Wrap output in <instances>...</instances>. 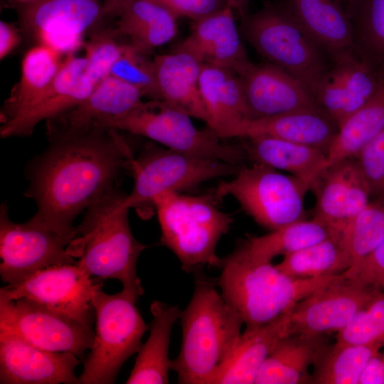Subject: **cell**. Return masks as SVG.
<instances>
[{
  "instance_id": "1",
  "label": "cell",
  "mask_w": 384,
  "mask_h": 384,
  "mask_svg": "<svg viewBox=\"0 0 384 384\" xmlns=\"http://www.w3.org/2000/svg\"><path fill=\"white\" fill-rule=\"evenodd\" d=\"M134 156L132 147L114 129L91 127L53 137L27 168L30 184L25 194L38 208L33 217L59 234L76 238L75 218L117 189Z\"/></svg>"
},
{
  "instance_id": "2",
  "label": "cell",
  "mask_w": 384,
  "mask_h": 384,
  "mask_svg": "<svg viewBox=\"0 0 384 384\" xmlns=\"http://www.w3.org/2000/svg\"><path fill=\"white\" fill-rule=\"evenodd\" d=\"M182 342L171 370L181 384H213L233 353L243 321L215 285L196 277L193 296L181 311Z\"/></svg>"
},
{
  "instance_id": "3",
  "label": "cell",
  "mask_w": 384,
  "mask_h": 384,
  "mask_svg": "<svg viewBox=\"0 0 384 384\" xmlns=\"http://www.w3.org/2000/svg\"><path fill=\"white\" fill-rule=\"evenodd\" d=\"M126 195L114 189L90 205L68 250L79 257L78 265L91 277L119 280L122 289L139 297L144 290L137 264L148 246L137 241L132 233Z\"/></svg>"
},
{
  "instance_id": "4",
  "label": "cell",
  "mask_w": 384,
  "mask_h": 384,
  "mask_svg": "<svg viewBox=\"0 0 384 384\" xmlns=\"http://www.w3.org/2000/svg\"><path fill=\"white\" fill-rule=\"evenodd\" d=\"M220 269V293L241 316L245 329L272 321L340 274L294 278L272 262L252 260L235 251L222 259Z\"/></svg>"
},
{
  "instance_id": "5",
  "label": "cell",
  "mask_w": 384,
  "mask_h": 384,
  "mask_svg": "<svg viewBox=\"0 0 384 384\" xmlns=\"http://www.w3.org/2000/svg\"><path fill=\"white\" fill-rule=\"evenodd\" d=\"M219 201L213 192L202 196L167 192L154 199L161 242L176 255L186 273L197 274L206 266L221 267L216 247L233 219L218 208Z\"/></svg>"
},
{
  "instance_id": "6",
  "label": "cell",
  "mask_w": 384,
  "mask_h": 384,
  "mask_svg": "<svg viewBox=\"0 0 384 384\" xmlns=\"http://www.w3.org/2000/svg\"><path fill=\"white\" fill-rule=\"evenodd\" d=\"M242 18L243 33L256 50L314 93L330 67L326 53L298 22L284 0L267 2Z\"/></svg>"
},
{
  "instance_id": "7",
  "label": "cell",
  "mask_w": 384,
  "mask_h": 384,
  "mask_svg": "<svg viewBox=\"0 0 384 384\" xmlns=\"http://www.w3.org/2000/svg\"><path fill=\"white\" fill-rule=\"evenodd\" d=\"M102 284L92 293L95 336L78 384L114 383L124 362L139 351L149 328L136 305L137 295L124 289L108 294Z\"/></svg>"
},
{
  "instance_id": "8",
  "label": "cell",
  "mask_w": 384,
  "mask_h": 384,
  "mask_svg": "<svg viewBox=\"0 0 384 384\" xmlns=\"http://www.w3.org/2000/svg\"><path fill=\"white\" fill-rule=\"evenodd\" d=\"M240 165L220 160L197 157L169 149L149 146L130 164L134 179L124 205L134 208L143 219L154 213V199L167 192L181 193L207 181L235 176Z\"/></svg>"
},
{
  "instance_id": "9",
  "label": "cell",
  "mask_w": 384,
  "mask_h": 384,
  "mask_svg": "<svg viewBox=\"0 0 384 384\" xmlns=\"http://www.w3.org/2000/svg\"><path fill=\"white\" fill-rule=\"evenodd\" d=\"M93 126L142 136L167 149L197 157L240 166L247 158L242 146L222 142L208 127H196L190 115L158 100L143 102L124 115L102 119Z\"/></svg>"
},
{
  "instance_id": "10",
  "label": "cell",
  "mask_w": 384,
  "mask_h": 384,
  "mask_svg": "<svg viewBox=\"0 0 384 384\" xmlns=\"http://www.w3.org/2000/svg\"><path fill=\"white\" fill-rule=\"evenodd\" d=\"M303 181L260 163L243 166L230 181H220L214 194L230 196L260 225L270 230L304 220Z\"/></svg>"
},
{
  "instance_id": "11",
  "label": "cell",
  "mask_w": 384,
  "mask_h": 384,
  "mask_svg": "<svg viewBox=\"0 0 384 384\" xmlns=\"http://www.w3.org/2000/svg\"><path fill=\"white\" fill-rule=\"evenodd\" d=\"M75 238L59 234L32 217L13 222L6 202L0 208V275L4 283L18 284L44 268L77 264L68 248Z\"/></svg>"
},
{
  "instance_id": "12",
  "label": "cell",
  "mask_w": 384,
  "mask_h": 384,
  "mask_svg": "<svg viewBox=\"0 0 384 384\" xmlns=\"http://www.w3.org/2000/svg\"><path fill=\"white\" fill-rule=\"evenodd\" d=\"M0 330L41 348L70 352L78 358L92 348L95 336L92 326L26 298L0 297Z\"/></svg>"
},
{
  "instance_id": "13",
  "label": "cell",
  "mask_w": 384,
  "mask_h": 384,
  "mask_svg": "<svg viewBox=\"0 0 384 384\" xmlns=\"http://www.w3.org/2000/svg\"><path fill=\"white\" fill-rule=\"evenodd\" d=\"M103 280L92 279L77 264L53 265L26 280L0 289V297L16 300L26 298L92 326L93 291Z\"/></svg>"
},
{
  "instance_id": "14",
  "label": "cell",
  "mask_w": 384,
  "mask_h": 384,
  "mask_svg": "<svg viewBox=\"0 0 384 384\" xmlns=\"http://www.w3.org/2000/svg\"><path fill=\"white\" fill-rule=\"evenodd\" d=\"M378 292L354 284L341 273L290 309L287 335L324 336L338 333Z\"/></svg>"
},
{
  "instance_id": "15",
  "label": "cell",
  "mask_w": 384,
  "mask_h": 384,
  "mask_svg": "<svg viewBox=\"0 0 384 384\" xmlns=\"http://www.w3.org/2000/svg\"><path fill=\"white\" fill-rule=\"evenodd\" d=\"M383 75L384 63L356 48L333 60L313 95L321 110L338 127L374 96Z\"/></svg>"
},
{
  "instance_id": "16",
  "label": "cell",
  "mask_w": 384,
  "mask_h": 384,
  "mask_svg": "<svg viewBox=\"0 0 384 384\" xmlns=\"http://www.w3.org/2000/svg\"><path fill=\"white\" fill-rule=\"evenodd\" d=\"M102 14L97 0H32L23 8L22 19L41 44L61 54L78 48L82 33Z\"/></svg>"
},
{
  "instance_id": "17",
  "label": "cell",
  "mask_w": 384,
  "mask_h": 384,
  "mask_svg": "<svg viewBox=\"0 0 384 384\" xmlns=\"http://www.w3.org/2000/svg\"><path fill=\"white\" fill-rule=\"evenodd\" d=\"M80 363L72 353L43 349L0 330L1 384H78Z\"/></svg>"
},
{
  "instance_id": "18",
  "label": "cell",
  "mask_w": 384,
  "mask_h": 384,
  "mask_svg": "<svg viewBox=\"0 0 384 384\" xmlns=\"http://www.w3.org/2000/svg\"><path fill=\"white\" fill-rule=\"evenodd\" d=\"M85 67V57L68 55L43 94L21 113L3 121L1 137L29 136L41 121L56 119L83 102L95 87Z\"/></svg>"
},
{
  "instance_id": "19",
  "label": "cell",
  "mask_w": 384,
  "mask_h": 384,
  "mask_svg": "<svg viewBox=\"0 0 384 384\" xmlns=\"http://www.w3.org/2000/svg\"><path fill=\"white\" fill-rule=\"evenodd\" d=\"M242 79L247 119L300 111L322 112L302 81L274 64L255 65Z\"/></svg>"
},
{
  "instance_id": "20",
  "label": "cell",
  "mask_w": 384,
  "mask_h": 384,
  "mask_svg": "<svg viewBox=\"0 0 384 384\" xmlns=\"http://www.w3.org/2000/svg\"><path fill=\"white\" fill-rule=\"evenodd\" d=\"M315 218L341 231L368 203L370 190L355 159L331 164L310 188Z\"/></svg>"
},
{
  "instance_id": "21",
  "label": "cell",
  "mask_w": 384,
  "mask_h": 384,
  "mask_svg": "<svg viewBox=\"0 0 384 384\" xmlns=\"http://www.w3.org/2000/svg\"><path fill=\"white\" fill-rule=\"evenodd\" d=\"M176 50L191 54L202 64L232 70L242 78L255 65L240 40L230 6L195 21L191 33Z\"/></svg>"
},
{
  "instance_id": "22",
  "label": "cell",
  "mask_w": 384,
  "mask_h": 384,
  "mask_svg": "<svg viewBox=\"0 0 384 384\" xmlns=\"http://www.w3.org/2000/svg\"><path fill=\"white\" fill-rule=\"evenodd\" d=\"M199 84L207 127L220 139L237 137L247 119L242 77L226 68L203 64Z\"/></svg>"
},
{
  "instance_id": "23",
  "label": "cell",
  "mask_w": 384,
  "mask_h": 384,
  "mask_svg": "<svg viewBox=\"0 0 384 384\" xmlns=\"http://www.w3.org/2000/svg\"><path fill=\"white\" fill-rule=\"evenodd\" d=\"M156 100L206 123L207 112L200 90L203 64L191 54L175 50L152 60Z\"/></svg>"
},
{
  "instance_id": "24",
  "label": "cell",
  "mask_w": 384,
  "mask_h": 384,
  "mask_svg": "<svg viewBox=\"0 0 384 384\" xmlns=\"http://www.w3.org/2000/svg\"><path fill=\"white\" fill-rule=\"evenodd\" d=\"M292 13L334 60L356 48L352 18L340 0H284Z\"/></svg>"
},
{
  "instance_id": "25",
  "label": "cell",
  "mask_w": 384,
  "mask_h": 384,
  "mask_svg": "<svg viewBox=\"0 0 384 384\" xmlns=\"http://www.w3.org/2000/svg\"><path fill=\"white\" fill-rule=\"evenodd\" d=\"M338 131L337 124L320 111H300L245 119L237 137L265 136L320 149L327 153Z\"/></svg>"
},
{
  "instance_id": "26",
  "label": "cell",
  "mask_w": 384,
  "mask_h": 384,
  "mask_svg": "<svg viewBox=\"0 0 384 384\" xmlns=\"http://www.w3.org/2000/svg\"><path fill=\"white\" fill-rule=\"evenodd\" d=\"M246 139L242 147L252 163L288 172L309 189L329 166L326 152L316 147L265 136Z\"/></svg>"
},
{
  "instance_id": "27",
  "label": "cell",
  "mask_w": 384,
  "mask_h": 384,
  "mask_svg": "<svg viewBox=\"0 0 384 384\" xmlns=\"http://www.w3.org/2000/svg\"><path fill=\"white\" fill-rule=\"evenodd\" d=\"M144 95L137 87L109 75L83 102L58 117L65 130L53 137L83 131L102 119L124 115L142 105Z\"/></svg>"
},
{
  "instance_id": "28",
  "label": "cell",
  "mask_w": 384,
  "mask_h": 384,
  "mask_svg": "<svg viewBox=\"0 0 384 384\" xmlns=\"http://www.w3.org/2000/svg\"><path fill=\"white\" fill-rule=\"evenodd\" d=\"M150 334L142 343L127 384H166L171 360L169 357L172 328L180 319L177 306L154 300L150 305Z\"/></svg>"
},
{
  "instance_id": "29",
  "label": "cell",
  "mask_w": 384,
  "mask_h": 384,
  "mask_svg": "<svg viewBox=\"0 0 384 384\" xmlns=\"http://www.w3.org/2000/svg\"><path fill=\"white\" fill-rule=\"evenodd\" d=\"M289 310L264 325L245 329L213 384L255 383L272 348L280 338L287 335Z\"/></svg>"
},
{
  "instance_id": "30",
  "label": "cell",
  "mask_w": 384,
  "mask_h": 384,
  "mask_svg": "<svg viewBox=\"0 0 384 384\" xmlns=\"http://www.w3.org/2000/svg\"><path fill=\"white\" fill-rule=\"evenodd\" d=\"M326 345L324 336H282L262 364L255 383H311L309 367Z\"/></svg>"
},
{
  "instance_id": "31",
  "label": "cell",
  "mask_w": 384,
  "mask_h": 384,
  "mask_svg": "<svg viewBox=\"0 0 384 384\" xmlns=\"http://www.w3.org/2000/svg\"><path fill=\"white\" fill-rule=\"evenodd\" d=\"M339 232L313 218L285 225L260 236L250 237L234 250L246 258L272 262L279 255L286 256L324 240Z\"/></svg>"
},
{
  "instance_id": "32",
  "label": "cell",
  "mask_w": 384,
  "mask_h": 384,
  "mask_svg": "<svg viewBox=\"0 0 384 384\" xmlns=\"http://www.w3.org/2000/svg\"><path fill=\"white\" fill-rule=\"evenodd\" d=\"M118 15L119 31L139 51L164 45L177 33V18L154 0H132Z\"/></svg>"
},
{
  "instance_id": "33",
  "label": "cell",
  "mask_w": 384,
  "mask_h": 384,
  "mask_svg": "<svg viewBox=\"0 0 384 384\" xmlns=\"http://www.w3.org/2000/svg\"><path fill=\"white\" fill-rule=\"evenodd\" d=\"M384 130V75L374 96L338 127L328 149L329 166L354 159L360 151Z\"/></svg>"
},
{
  "instance_id": "34",
  "label": "cell",
  "mask_w": 384,
  "mask_h": 384,
  "mask_svg": "<svg viewBox=\"0 0 384 384\" xmlns=\"http://www.w3.org/2000/svg\"><path fill=\"white\" fill-rule=\"evenodd\" d=\"M283 273L294 278L332 276L351 267L350 257L341 231L294 253L275 265Z\"/></svg>"
},
{
  "instance_id": "35",
  "label": "cell",
  "mask_w": 384,
  "mask_h": 384,
  "mask_svg": "<svg viewBox=\"0 0 384 384\" xmlns=\"http://www.w3.org/2000/svg\"><path fill=\"white\" fill-rule=\"evenodd\" d=\"M383 348L379 344H349L337 341L333 345H326L314 365L311 383L359 384L368 364Z\"/></svg>"
},
{
  "instance_id": "36",
  "label": "cell",
  "mask_w": 384,
  "mask_h": 384,
  "mask_svg": "<svg viewBox=\"0 0 384 384\" xmlns=\"http://www.w3.org/2000/svg\"><path fill=\"white\" fill-rule=\"evenodd\" d=\"M60 54L43 44L25 54L18 87L7 104L3 121L21 113L48 87L62 64Z\"/></svg>"
},
{
  "instance_id": "37",
  "label": "cell",
  "mask_w": 384,
  "mask_h": 384,
  "mask_svg": "<svg viewBox=\"0 0 384 384\" xmlns=\"http://www.w3.org/2000/svg\"><path fill=\"white\" fill-rule=\"evenodd\" d=\"M351 267L358 265L384 239V204L368 203L341 230Z\"/></svg>"
},
{
  "instance_id": "38",
  "label": "cell",
  "mask_w": 384,
  "mask_h": 384,
  "mask_svg": "<svg viewBox=\"0 0 384 384\" xmlns=\"http://www.w3.org/2000/svg\"><path fill=\"white\" fill-rule=\"evenodd\" d=\"M351 18L356 48L384 63V0H357Z\"/></svg>"
},
{
  "instance_id": "39",
  "label": "cell",
  "mask_w": 384,
  "mask_h": 384,
  "mask_svg": "<svg viewBox=\"0 0 384 384\" xmlns=\"http://www.w3.org/2000/svg\"><path fill=\"white\" fill-rule=\"evenodd\" d=\"M336 341L384 347V293L378 292L350 323L336 333Z\"/></svg>"
},
{
  "instance_id": "40",
  "label": "cell",
  "mask_w": 384,
  "mask_h": 384,
  "mask_svg": "<svg viewBox=\"0 0 384 384\" xmlns=\"http://www.w3.org/2000/svg\"><path fill=\"white\" fill-rule=\"evenodd\" d=\"M139 50L124 46L122 53L112 66L110 75L119 78L156 100V87L152 61L145 60Z\"/></svg>"
},
{
  "instance_id": "41",
  "label": "cell",
  "mask_w": 384,
  "mask_h": 384,
  "mask_svg": "<svg viewBox=\"0 0 384 384\" xmlns=\"http://www.w3.org/2000/svg\"><path fill=\"white\" fill-rule=\"evenodd\" d=\"M123 46L107 36H97L87 45L85 74L95 87L110 75Z\"/></svg>"
},
{
  "instance_id": "42",
  "label": "cell",
  "mask_w": 384,
  "mask_h": 384,
  "mask_svg": "<svg viewBox=\"0 0 384 384\" xmlns=\"http://www.w3.org/2000/svg\"><path fill=\"white\" fill-rule=\"evenodd\" d=\"M370 192L384 193V130L354 158Z\"/></svg>"
},
{
  "instance_id": "43",
  "label": "cell",
  "mask_w": 384,
  "mask_h": 384,
  "mask_svg": "<svg viewBox=\"0 0 384 384\" xmlns=\"http://www.w3.org/2000/svg\"><path fill=\"white\" fill-rule=\"evenodd\" d=\"M343 274L357 285L384 293V239L368 257Z\"/></svg>"
},
{
  "instance_id": "44",
  "label": "cell",
  "mask_w": 384,
  "mask_h": 384,
  "mask_svg": "<svg viewBox=\"0 0 384 384\" xmlns=\"http://www.w3.org/2000/svg\"><path fill=\"white\" fill-rule=\"evenodd\" d=\"M176 18H188L197 21L227 6L226 0H154Z\"/></svg>"
},
{
  "instance_id": "45",
  "label": "cell",
  "mask_w": 384,
  "mask_h": 384,
  "mask_svg": "<svg viewBox=\"0 0 384 384\" xmlns=\"http://www.w3.org/2000/svg\"><path fill=\"white\" fill-rule=\"evenodd\" d=\"M383 348L368 364L359 384H384V349Z\"/></svg>"
},
{
  "instance_id": "46",
  "label": "cell",
  "mask_w": 384,
  "mask_h": 384,
  "mask_svg": "<svg viewBox=\"0 0 384 384\" xmlns=\"http://www.w3.org/2000/svg\"><path fill=\"white\" fill-rule=\"evenodd\" d=\"M20 36L14 26L0 22V58L2 60L19 43Z\"/></svg>"
},
{
  "instance_id": "47",
  "label": "cell",
  "mask_w": 384,
  "mask_h": 384,
  "mask_svg": "<svg viewBox=\"0 0 384 384\" xmlns=\"http://www.w3.org/2000/svg\"><path fill=\"white\" fill-rule=\"evenodd\" d=\"M132 0H105L103 14H119L123 8Z\"/></svg>"
},
{
  "instance_id": "48",
  "label": "cell",
  "mask_w": 384,
  "mask_h": 384,
  "mask_svg": "<svg viewBox=\"0 0 384 384\" xmlns=\"http://www.w3.org/2000/svg\"><path fill=\"white\" fill-rule=\"evenodd\" d=\"M226 1L233 11L238 13L242 17L247 14L246 11L250 0H226Z\"/></svg>"
},
{
  "instance_id": "49",
  "label": "cell",
  "mask_w": 384,
  "mask_h": 384,
  "mask_svg": "<svg viewBox=\"0 0 384 384\" xmlns=\"http://www.w3.org/2000/svg\"><path fill=\"white\" fill-rule=\"evenodd\" d=\"M351 16L352 10L357 0H340Z\"/></svg>"
},
{
  "instance_id": "50",
  "label": "cell",
  "mask_w": 384,
  "mask_h": 384,
  "mask_svg": "<svg viewBox=\"0 0 384 384\" xmlns=\"http://www.w3.org/2000/svg\"><path fill=\"white\" fill-rule=\"evenodd\" d=\"M19 1H26V2H29V1H32V0H19Z\"/></svg>"
}]
</instances>
